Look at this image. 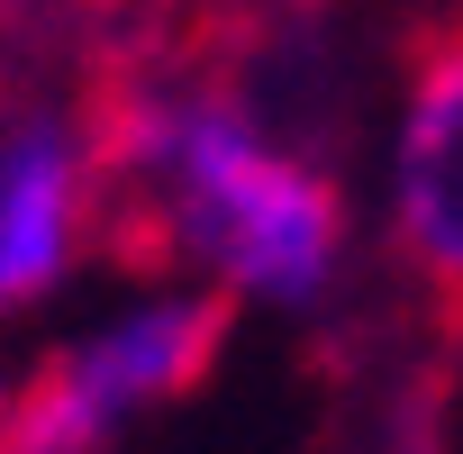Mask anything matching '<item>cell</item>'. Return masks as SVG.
<instances>
[{"label":"cell","instance_id":"7a4b0ae2","mask_svg":"<svg viewBox=\"0 0 463 454\" xmlns=\"http://www.w3.org/2000/svg\"><path fill=\"white\" fill-rule=\"evenodd\" d=\"M391 209H400V264L445 318H463V0L409 46Z\"/></svg>","mask_w":463,"mask_h":454},{"label":"cell","instance_id":"3957f363","mask_svg":"<svg viewBox=\"0 0 463 454\" xmlns=\"http://www.w3.org/2000/svg\"><path fill=\"white\" fill-rule=\"evenodd\" d=\"M227 327H237V291H209V300H155L137 318H118L109 336H82L55 355L64 391L91 409V427L109 436L137 409H164L182 391L209 382V364L227 355Z\"/></svg>","mask_w":463,"mask_h":454},{"label":"cell","instance_id":"6da1fadb","mask_svg":"<svg viewBox=\"0 0 463 454\" xmlns=\"http://www.w3.org/2000/svg\"><path fill=\"white\" fill-rule=\"evenodd\" d=\"M91 164H155L164 173V227L173 246L218 264V291L255 300H309L345 246V200L318 164L264 146L237 109H128L100 128Z\"/></svg>","mask_w":463,"mask_h":454},{"label":"cell","instance_id":"277c9868","mask_svg":"<svg viewBox=\"0 0 463 454\" xmlns=\"http://www.w3.org/2000/svg\"><path fill=\"white\" fill-rule=\"evenodd\" d=\"M91 146H73L64 128H28L0 155V309L37 300L91 237Z\"/></svg>","mask_w":463,"mask_h":454}]
</instances>
